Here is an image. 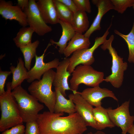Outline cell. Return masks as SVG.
<instances>
[{"label":"cell","mask_w":134,"mask_h":134,"mask_svg":"<svg viewBox=\"0 0 134 134\" xmlns=\"http://www.w3.org/2000/svg\"><path fill=\"white\" fill-rule=\"evenodd\" d=\"M114 7V10L119 13L123 14L129 7L133 6L134 0H110Z\"/></svg>","instance_id":"4316f807"},{"label":"cell","mask_w":134,"mask_h":134,"mask_svg":"<svg viewBox=\"0 0 134 134\" xmlns=\"http://www.w3.org/2000/svg\"><path fill=\"white\" fill-rule=\"evenodd\" d=\"M59 23L62 29L61 37L58 42L55 41L52 39H50V43L52 45H56V47L59 46V53L63 54L67 46V42L71 40L76 33L70 23L60 20Z\"/></svg>","instance_id":"e0dca14e"},{"label":"cell","mask_w":134,"mask_h":134,"mask_svg":"<svg viewBox=\"0 0 134 134\" xmlns=\"http://www.w3.org/2000/svg\"><path fill=\"white\" fill-rule=\"evenodd\" d=\"M130 101H126L117 108H107L109 117L115 126L120 128L122 134H126L128 130L133 125L134 116H131L129 112Z\"/></svg>","instance_id":"ba28073f"},{"label":"cell","mask_w":134,"mask_h":134,"mask_svg":"<svg viewBox=\"0 0 134 134\" xmlns=\"http://www.w3.org/2000/svg\"><path fill=\"white\" fill-rule=\"evenodd\" d=\"M34 30L30 27H23L19 30L13 40L16 45L19 48L32 43Z\"/></svg>","instance_id":"603a6c76"},{"label":"cell","mask_w":134,"mask_h":134,"mask_svg":"<svg viewBox=\"0 0 134 134\" xmlns=\"http://www.w3.org/2000/svg\"><path fill=\"white\" fill-rule=\"evenodd\" d=\"M24 12L25 14L29 27L40 36L51 32L52 29L43 20L34 0H29L28 7Z\"/></svg>","instance_id":"9c48e42d"},{"label":"cell","mask_w":134,"mask_h":134,"mask_svg":"<svg viewBox=\"0 0 134 134\" xmlns=\"http://www.w3.org/2000/svg\"><path fill=\"white\" fill-rule=\"evenodd\" d=\"M93 3L98 8V13L93 22L88 30L84 34L89 38L95 31L101 29L100 23L103 16L110 10L114 9V7L110 0H93Z\"/></svg>","instance_id":"9a60e30c"},{"label":"cell","mask_w":134,"mask_h":134,"mask_svg":"<svg viewBox=\"0 0 134 134\" xmlns=\"http://www.w3.org/2000/svg\"><path fill=\"white\" fill-rule=\"evenodd\" d=\"M11 82L6 84V90L0 95L1 116L0 131L3 132L23 122L20 115L16 101L11 91Z\"/></svg>","instance_id":"7a4b0ae2"},{"label":"cell","mask_w":134,"mask_h":134,"mask_svg":"<svg viewBox=\"0 0 134 134\" xmlns=\"http://www.w3.org/2000/svg\"><path fill=\"white\" fill-rule=\"evenodd\" d=\"M114 38V35H111L100 47L104 51L107 50L112 59L111 73L106 77L104 81L110 82L115 88H119L122 84L124 72L127 69L128 65L126 62H124L123 58L118 55L115 49L112 47V43Z\"/></svg>","instance_id":"5b68a950"},{"label":"cell","mask_w":134,"mask_h":134,"mask_svg":"<svg viewBox=\"0 0 134 134\" xmlns=\"http://www.w3.org/2000/svg\"><path fill=\"white\" fill-rule=\"evenodd\" d=\"M25 134H40L38 125L36 121L26 123Z\"/></svg>","instance_id":"f1b7e54d"},{"label":"cell","mask_w":134,"mask_h":134,"mask_svg":"<svg viewBox=\"0 0 134 134\" xmlns=\"http://www.w3.org/2000/svg\"><path fill=\"white\" fill-rule=\"evenodd\" d=\"M66 6L73 13L78 11L73 0H58Z\"/></svg>","instance_id":"1f68e13d"},{"label":"cell","mask_w":134,"mask_h":134,"mask_svg":"<svg viewBox=\"0 0 134 134\" xmlns=\"http://www.w3.org/2000/svg\"><path fill=\"white\" fill-rule=\"evenodd\" d=\"M59 19L71 24L73 13L66 6L58 0H53Z\"/></svg>","instance_id":"484cf974"},{"label":"cell","mask_w":134,"mask_h":134,"mask_svg":"<svg viewBox=\"0 0 134 134\" xmlns=\"http://www.w3.org/2000/svg\"><path fill=\"white\" fill-rule=\"evenodd\" d=\"M87 134H106L105 133L100 131V130L96 132L95 133H93L92 132H90L88 133Z\"/></svg>","instance_id":"e575fe53"},{"label":"cell","mask_w":134,"mask_h":134,"mask_svg":"<svg viewBox=\"0 0 134 134\" xmlns=\"http://www.w3.org/2000/svg\"><path fill=\"white\" fill-rule=\"evenodd\" d=\"M64 113L45 111L36 120L40 134H83L87 130L82 118L77 113L62 117Z\"/></svg>","instance_id":"6da1fadb"},{"label":"cell","mask_w":134,"mask_h":134,"mask_svg":"<svg viewBox=\"0 0 134 134\" xmlns=\"http://www.w3.org/2000/svg\"><path fill=\"white\" fill-rule=\"evenodd\" d=\"M132 7H133V8L134 9V4H133Z\"/></svg>","instance_id":"d590c367"},{"label":"cell","mask_w":134,"mask_h":134,"mask_svg":"<svg viewBox=\"0 0 134 134\" xmlns=\"http://www.w3.org/2000/svg\"><path fill=\"white\" fill-rule=\"evenodd\" d=\"M103 72L95 70L91 66L80 65L72 73L70 87L72 91H77L81 84L94 87L104 81Z\"/></svg>","instance_id":"8992f818"},{"label":"cell","mask_w":134,"mask_h":134,"mask_svg":"<svg viewBox=\"0 0 134 134\" xmlns=\"http://www.w3.org/2000/svg\"><path fill=\"white\" fill-rule=\"evenodd\" d=\"M78 10L89 13L91 12V7L89 0H73Z\"/></svg>","instance_id":"83f0119b"},{"label":"cell","mask_w":134,"mask_h":134,"mask_svg":"<svg viewBox=\"0 0 134 134\" xmlns=\"http://www.w3.org/2000/svg\"><path fill=\"white\" fill-rule=\"evenodd\" d=\"M114 32L126 42L129 51L128 61L130 63H134V21L131 30L128 34H124L116 30H114Z\"/></svg>","instance_id":"d4e9b609"},{"label":"cell","mask_w":134,"mask_h":134,"mask_svg":"<svg viewBox=\"0 0 134 134\" xmlns=\"http://www.w3.org/2000/svg\"><path fill=\"white\" fill-rule=\"evenodd\" d=\"M37 40L33 42L20 48L24 58L25 67L28 71L30 69L32 59L36 55V50L39 44Z\"/></svg>","instance_id":"cb8c5ba5"},{"label":"cell","mask_w":134,"mask_h":134,"mask_svg":"<svg viewBox=\"0 0 134 134\" xmlns=\"http://www.w3.org/2000/svg\"><path fill=\"white\" fill-rule=\"evenodd\" d=\"M17 102L23 122L36 121L39 112L43 109V105L39 103L34 97L29 94L21 85L12 91Z\"/></svg>","instance_id":"277c9868"},{"label":"cell","mask_w":134,"mask_h":134,"mask_svg":"<svg viewBox=\"0 0 134 134\" xmlns=\"http://www.w3.org/2000/svg\"><path fill=\"white\" fill-rule=\"evenodd\" d=\"M74 91L80 94L89 103L95 107L101 106V100L105 98L109 97L117 101H118L112 91L106 88H101L99 86L86 88L81 92Z\"/></svg>","instance_id":"7c38bea8"},{"label":"cell","mask_w":134,"mask_h":134,"mask_svg":"<svg viewBox=\"0 0 134 134\" xmlns=\"http://www.w3.org/2000/svg\"><path fill=\"white\" fill-rule=\"evenodd\" d=\"M56 95L54 113H56L65 112L70 115L76 112L75 105L70 98L68 100L61 94L60 91L55 89Z\"/></svg>","instance_id":"ffe728a7"},{"label":"cell","mask_w":134,"mask_h":134,"mask_svg":"<svg viewBox=\"0 0 134 134\" xmlns=\"http://www.w3.org/2000/svg\"><path fill=\"white\" fill-rule=\"evenodd\" d=\"M17 5L23 11L27 8L29 5V0H17Z\"/></svg>","instance_id":"d6a6232c"},{"label":"cell","mask_w":134,"mask_h":134,"mask_svg":"<svg viewBox=\"0 0 134 134\" xmlns=\"http://www.w3.org/2000/svg\"><path fill=\"white\" fill-rule=\"evenodd\" d=\"M111 23L102 36L95 38L94 44L91 47L78 50L73 53L69 58V63L67 69L70 74L72 73L76 67L79 65L81 64L91 66L94 63L95 59L93 55V53L106 39V37L109 34V30L112 26V22Z\"/></svg>","instance_id":"52a82bcc"},{"label":"cell","mask_w":134,"mask_h":134,"mask_svg":"<svg viewBox=\"0 0 134 134\" xmlns=\"http://www.w3.org/2000/svg\"><path fill=\"white\" fill-rule=\"evenodd\" d=\"M36 4L42 17L47 24L59 23L60 20L53 0H39Z\"/></svg>","instance_id":"2e32d148"},{"label":"cell","mask_w":134,"mask_h":134,"mask_svg":"<svg viewBox=\"0 0 134 134\" xmlns=\"http://www.w3.org/2000/svg\"><path fill=\"white\" fill-rule=\"evenodd\" d=\"M10 71H2L0 70V95L4 93L5 91L4 87L5 81L8 76L11 74Z\"/></svg>","instance_id":"4dcf8cb0"},{"label":"cell","mask_w":134,"mask_h":134,"mask_svg":"<svg viewBox=\"0 0 134 134\" xmlns=\"http://www.w3.org/2000/svg\"><path fill=\"white\" fill-rule=\"evenodd\" d=\"M0 14L6 20L17 21L23 27L28 25L26 15L17 5H14L11 1L0 0Z\"/></svg>","instance_id":"4fadbf2b"},{"label":"cell","mask_w":134,"mask_h":134,"mask_svg":"<svg viewBox=\"0 0 134 134\" xmlns=\"http://www.w3.org/2000/svg\"><path fill=\"white\" fill-rule=\"evenodd\" d=\"M96 130H101L107 128H112L115 126L111 121L106 109L101 106L93 109Z\"/></svg>","instance_id":"44dd1931"},{"label":"cell","mask_w":134,"mask_h":134,"mask_svg":"<svg viewBox=\"0 0 134 134\" xmlns=\"http://www.w3.org/2000/svg\"><path fill=\"white\" fill-rule=\"evenodd\" d=\"M71 24L76 33L86 32L90 27L86 13L78 10L74 13Z\"/></svg>","instance_id":"7402d4cb"},{"label":"cell","mask_w":134,"mask_h":134,"mask_svg":"<svg viewBox=\"0 0 134 134\" xmlns=\"http://www.w3.org/2000/svg\"><path fill=\"white\" fill-rule=\"evenodd\" d=\"M68 96L72 99L75 106L76 112L82 118L87 126L96 129L92 106L85 100L80 94L73 91Z\"/></svg>","instance_id":"8fae6325"},{"label":"cell","mask_w":134,"mask_h":134,"mask_svg":"<svg viewBox=\"0 0 134 134\" xmlns=\"http://www.w3.org/2000/svg\"><path fill=\"white\" fill-rule=\"evenodd\" d=\"M90 44L89 38L85 37L82 34L76 33L68 43L64 54L67 58L77 50L89 48Z\"/></svg>","instance_id":"ac0fdd59"},{"label":"cell","mask_w":134,"mask_h":134,"mask_svg":"<svg viewBox=\"0 0 134 134\" xmlns=\"http://www.w3.org/2000/svg\"><path fill=\"white\" fill-rule=\"evenodd\" d=\"M128 133L130 134H134V125H133L128 130Z\"/></svg>","instance_id":"836d02e7"},{"label":"cell","mask_w":134,"mask_h":134,"mask_svg":"<svg viewBox=\"0 0 134 134\" xmlns=\"http://www.w3.org/2000/svg\"><path fill=\"white\" fill-rule=\"evenodd\" d=\"M9 68L12 74L11 87V90H13L16 87L21 85L25 80L28 79V71L25 67L24 62L21 57L18 59L16 67L11 66Z\"/></svg>","instance_id":"d6986e66"},{"label":"cell","mask_w":134,"mask_h":134,"mask_svg":"<svg viewBox=\"0 0 134 134\" xmlns=\"http://www.w3.org/2000/svg\"><path fill=\"white\" fill-rule=\"evenodd\" d=\"M25 127L23 124H19L2 132L1 134H25Z\"/></svg>","instance_id":"f546056e"},{"label":"cell","mask_w":134,"mask_h":134,"mask_svg":"<svg viewBox=\"0 0 134 134\" xmlns=\"http://www.w3.org/2000/svg\"><path fill=\"white\" fill-rule=\"evenodd\" d=\"M69 58H65L56 68V71L53 83L55 89L59 90L65 97L66 96V90H71L68 82V78L71 74L67 71L69 64Z\"/></svg>","instance_id":"5bb4252c"},{"label":"cell","mask_w":134,"mask_h":134,"mask_svg":"<svg viewBox=\"0 0 134 134\" xmlns=\"http://www.w3.org/2000/svg\"><path fill=\"white\" fill-rule=\"evenodd\" d=\"M52 45L50 42L48 44L43 54L40 56H35V63L34 67L28 71V78L27 80L29 83H31L37 79L40 80L41 76L49 70L56 68L60 62L59 59L55 58L47 63L44 62L45 53L48 48Z\"/></svg>","instance_id":"30bf717a"},{"label":"cell","mask_w":134,"mask_h":134,"mask_svg":"<svg viewBox=\"0 0 134 134\" xmlns=\"http://www.w3.org/2000/svg\"><path fill=\"white\" fill-rule=\"evenodd\" d=\"M55 73L52 69L49 70L43 74L40 80L32 82L28 89L30 94L44 103L52 113L54 112L56 98L55 91L52 90Z\"/></svg>","instance_id":"3957f363"}]
</instances>
